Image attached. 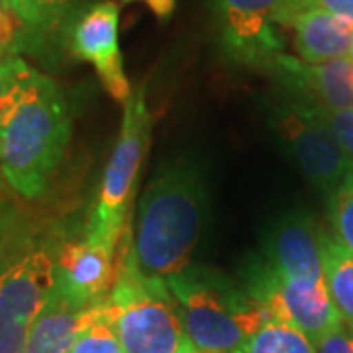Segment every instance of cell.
Returning a JSON list of instances; mask_svg holds the SVG:
<instances>
[{
	"label": "cell",
	"mask_w": 353,
	"mask_h": 353,
	"mask_svg": "<svg viewBox=\"0 0 353 353\" xmlns=\"http://www.w3.org/2000/svg\"><path fill=\"white\" fill-rule=\"evenodd\" d=\"M265 263L285 279L326 283L314 222L304 214L281 218L265 243Z\"/></svg>",
	"instance_id": "4fadbf2b"
},
{
	"label": "cell",
	"mask_w": 353,
	"mask_h": 353,
	"mask_svg": "<svg viewBox=\"0 0 353 353\" xmlns=\"http://www.w3.org/2000/svg\"><path fill=\"white\" fill-rule=\"evenodd\" d=\"M181 353H199V352H196V350L192 347V343H189V345H187V347H185V350H183Z\"/></svg>",
	"instance_id": "83f0119b"
},
{
	"label": "cell",
	"mask_w": 353,
	"mask_h": 353,
	"mask_svg": "<svg viewBox=\"0 0 353 353\" xmlns=\"http://www.w3.org/2000/svg\"><path fill=\"white\" fill-rule=\"evenodd\" d=\"M152 139V112L145 92H132L124 104V122L112 155L102 176L101 192L87 236L116 252L118 241L126 230L130 204L136 192V181Z\"/></svg>",
	"instance_id": "5b68a950"
},
{
	"label": "cell",
	"mask_w": 353,
	"mask_h": 353,
	"mask_svg": "<svg viewBox=\"0 0 353 353\" xmlns=\"http://www.w3.org/2000/svg\"><path fill=\"white\" fill-rule=\"evenodd\" d=\"M108 320L126 353H181L190 343L165 279L138 269L128 226L116 248Z\"/></svg>",
	"instance_id": "277c9868"
},
{
	"label": "cell",
	"mask_w": 353,
	"mask_h": 353,
	"mask_svg": "<svg viewBox=\"0 0 353 353\" xmlns=\"http://www.w3.org/2000/svg\"><path fill=\"white\" fill-rule=\"evenodd\" d=\"M290 0H214L220 41L234 63L269 71L283 53L277 26Z\"/></svg>",
	"instance_id": "ba28073f"
},
{
	"label": "cell",
	"mask_w": 353,
	"mask_h": 353,
	"mask_svg": "<svg viewBox=\"0 0 353 353\" xmlns=\"http://www.w3.org/2000/svg\"><path fill=\"white\" fill-rule=\"evenodd\" d=\"M124 2H143V4H145L157 18H161V20L173 16L176 6V0H124Z\"/></svg>",
	"instance_id": "484cf974"
},
{
	"label": "cell",
	"mask_w": 353,
	"mask_h": 353,
	"mask_svg": "<svg viewBox=\"0 0 353 353\" xmlns=\"http://www.w3.org/2000/svg\"><path fill=\"white\" fill-rule=\"evenodd\" d=\"M269 71L289 90L292 101L322 110L353 108V67L347 59L304 63L283 51Z\"/></svg>",
	"instance_id": "8fae6325"
},
{
	"label": "cell",
	"mask_w": 353,
	"mask_h": 353,
	"mask_svg": "<svg viewBox=\"0 0 353 353\" xmlns=\"http://www.w3.org/2000/svg\"><path fill=\"white\" fill-rule=\"evenodd\" d=\"M294 50L304 63L345 59L352 46L353 24L320 8H306L290 18Z\"/></svg>",
	"instance_id": "9a60e30c"
},
{
	"label": "cell",
	"mask_w": 353,
	"mask_h": 353,
	"mask_svg": "<svg viewBox=\"0 0 353 353\" xmlns=\"http://www.w3.org/2000/svg\"><path fill=\"white\" fill-rule=\"evenodd\" d=\"M30 65L18 55H8L0 59V118L12 106Z\"/></svg>",
	"instance_id": "44dd1931"
},
{
	"label": "cell",
	"mask_w": 353,
	"mask_h": 353,
	"mask_svg": "<svg viewBox=\"0 0 353 353\" xmlns=\"http://www.w3.org/2000/svg\"><path fill=\"white\" fill-rule=\"evenodd\" d=\"M69 138L71 118L61 90L30 67L12 106L0 118V167L8 185L24 199L41 196Z\"/></svg>",
	"instance_id": "7a4b0ae2"
},
{
	"label": "cell",
	"mask_w": 353,
	"mask_h": 353,
	"mask_svg": "<svg viewBox=\"0 0 353 353\" xmlns=\"http://www.w3.org/2000/svg\"><path fill=\"white\" fill-rule=\"evenodd\" d=\"M55 281V253L28 250L0 271V353H26L28 338Z\"/></svg>",
	"instance_id": "8992f818"
},
{
	"label": "cell",
	"mask_w": 353,
	"mask_h": 353,
	"mask_svg": "<svg viewBox=\"0 0 353 353\" xmlns=\"http://www.w3.org/2000/svg\"><path fill=\"white\" fill-rule=\"evenodd\" d=\"M316 353H353V336L340 328L314 345Z\"/></svg>",
	"instance_id": "d4e9b609"
},
{
	"label": "cell",
	"mask_w": 353,
	"mask_h": 353,
	"mask_svg": "<svg viewBox=\"0 0 353 353\" xmlns=\"http://www.w3.org/2000/svg\"><path fill=\"white\" fill-rule=\"evenodd\" d=\"M175 296L183 328L199 353H240L269 320H277L243 287L208 267H187L165 279Z\"/></svg>",
	"instance_id": "3957f363"
},
{
	"label": "cell",
	"mask_w": 353,
	"mask_h": 353,
	"mask_svg": "<svg viewBox=\"0 0 353 353\" xmlns=\"http://www.w3.org/2000/svg\"><path fill=\"white\" fill-rule=\"evenodd\" d=\"M241 287L253 301L263 304L273 318L301 330L314 345L332 332L343 328L326 283L281 277L263 261L253 265Z\"/></svg>",
	"instance_id": "52a82bcc"
},
{
	"label": "cell",
	"mask_w": 353,
	"mask_h": 353,
	"mask_svg": "<svg viewBox=\"0 0 353 353\" xmlns=\"http://www.w3.org/2000/svg\"><path fill=\"white\" fill-rule=\"evenodd\" d=\"M106 303L97 306L81 304L53 285L32 326L26 353H67L85 326L106 308Z\"/></svg>",
	"instance_id": "5bb4252c"
},
{
	"label": "cell",
	"mask_w": 353,
	"mask_h": 353,
	"mask_svg": "<svg viewBox=\"0 0 353 353\" xmlns=\"http://www.w3.org/2000/svg\"><path fill=\"white\" fill-rule=\"evenodd\" d=\"M0 271H2V269H0Z\"/></svg>",
	"instance_id": "f1b7e54d"
},
{
	"label": "cell",
	"mask_w": 353,
	"mask_h": 353,
	"mask_svg": "<svg viewBox=\"0 0 353 353\" xmlns=\"http://www.w3.org/2000/svg\"><path fill=\"white\" fill-rule=\"evenodd\" d=\"M120 8L104 0L83 8L69 32V48L77 59L90 63L101 77L102 87L120 104L132 97V87L124 73V59L118 43Z\"/></svg>",
	"instance_id": "30bf717a"
},
{
	"label": "cell",
	"mask_w": 353,
	"mask_h": 353,
	"mask_svg": "<svg viewBox=\"0 0 353 353\" xmlns=\"http://www.w3.org/2000/svg\"><path fill=\"white\" fill-rule=\"evenodd\" d=\"M320 253L330 296L341 320L353 328V253L326 234H320Z\"/></svg>",
	"instance_id": "2e32d148"
},
{
	"label": "cell",
	"mask_w": 353,
	"mask_h": 353,
	"mask_svg": "<svg viewBox=\"0 0 353 353\" xmlns=\"http://www.w3.org/2000/svg\"><path fill=\"white\" fill-rule=\"evenodd\" d=\"M312 110L326 124V128L332 132V136L338 139V143L343 148V152L353 159V108H345V110L312 108Z\"/></svg>",
	"instance_id": "7402d4cb"
},
{
	"label": "cell",
	"mask_w": 353,
	"mask_h": 353,
	"mask_svg": "<svg viewBox=\"0 0 353 353\" xmlns=\"http://www.w3.org/2000/svg\"><path fill=\"white\" fill-rule=\"evenodd\" d=\"M116 275V252L85 238L69 241L55 253L53 285L81 304L97 306L108 301Z\"/></svg>",
	"instance_id": "7c38bea8"
},
{
	"label": "cell",
	"mask_w": 353,
	"mask_h": 353,
	"mask_svg": "<svg viewBox=\"0 0 353 353\" xmlns=\"http://www.w3.org/2000/svg\"><path fill=\"white\" fill-rule=\"evenodd\" d=\"M83 0H2L20 28L32 36L50 34L79 10Z\"/></svg>",
	"instance_id": "e0dca14e"
},
{
	"label": "cell",
	"mask_w": 353,
	"mask_h": 353,
	"mask_svg": "<svg viewBox=\"0 0 353 353\" xmlns=\"http://www.w3.org/2000/svg\"><path fill=\"white\" fill-rule=\"evenodd\" d=\"M275 126L308 181L332 196L353 171V159L343 152L318 114L310 106L290 99L279 106Z\"/></svg>",
	"instance_id": "9c48e42d"
},
{
	"label": "cell",
	"mask_w": 353,
	"mask_h": 353,
	"mask_svg": "<svg viewBox=\"0 0 353 353\" xmlns=\"http://www.w3.org/2000/svg\"><path fill=\"white\" fill-rule=\"evenodd\" d=\"M67 353H126L108 320V303L101 314L77 336Z\"/></svg>",
	"instance_id": "d6986e66"
},
{
	"label": "cell",
	"mask_w": 353,
	"mask_h": 353,
	"mask_svg": "<svg viewBox=\"0 0 353 353\" xmlns=\"http://www.w3.org/2000/svg\"><path fill=\"white\" fill-rule=\"evenodd\" d=\"M330 210L338 240L353 253V171L330 196Z\"/></svg>",
	"instance_id": "ffe728a7"
},
{
	"label": "cell",
	"mask_w": 353,
	"mask_h": 353,
	"mask_svg": "<svg viewBox=\"0 0 353 353\" xmlns=\"http://www.w3.org/2000/svg\"><path fill=\"white\" fill-rule=\"evenodd\" d=\"M208 214V192L192 163L176 161L145 187L139 199L134 257L145 277L167 279L190 263Z\"/></svg>",
	"instance_id": "6da1fadb"
},
{
	"label": "cell",
	"mask_w": 353,
	"mask_h": 353,
	"mask_svg": "<svg viewBox=\"0 0 353 353\" xmlns=\"http://www.w3.org/2000/svg\"><path fill=\"white\" fill-rule=\"evenodd\" d=\"M306 8H320L326 12L334 14L338 18H343L347 22L353 24V0H290L289 10L283 18V24L287 28L292 16H296L299 12H303Z\"/></svg>",
	"instance_id": "603a6c76"
},
{
	"label": "cell",
	"mask_w": 353,
	"mask_h": 353,
	"mask_svg": "<svg viewBox=\"0 0 353 353\" xmlns=\"http://www.w3.org/2000/svg\"><path fill=\"white\" fill-rule=\"evenodd\" d=\"M18 30H20L18 20L14 18L12 12L0 0V59L14 55L12 51L16 48L18 36H20Z\"/></svg>",
	"instance_id": "cb8c5ba5"
},
{
	"label": "cell",
	"mask_w": 353,
	"mask_h": 353,
	"mask_svg": "<svg viewBox=\"0 0 353 353\" xmlns=\"http://www.w3.org/2000/svg\"><path fill=\"white\" fill-rule=\"evenodd\" d=\"M240 353H316V347L301 330L283 320H269L245 340Z\"/></svg>",
	"instance_id": "ac0fdd59"
},
{
	"label": "cell",
	"mask_w": 353,
	"mask_h": 353,
	"mask_svg": "<svg viewBox=\"0 0 353 353\" xmlns=\"http://www.w3.org/2000/svg\"><path fill=\"white\" fill-rule=\"evenodd\" d=\"M345 59H347L353 67V38H352V46H350V51H347V57H345Z\"/></svg>",
	"instance_id": "4316f807"
}]
</instances>
